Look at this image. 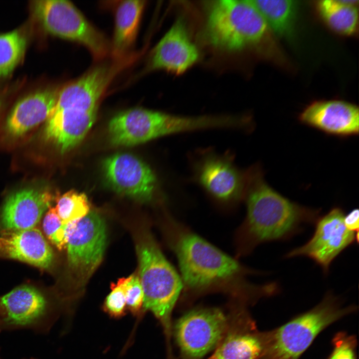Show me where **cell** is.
I'll list each match as a JSON object with an SVG mask.
<instances>
[{
	"instance_id": "1",
	"label": "cell",
	"mask_w": 359,
	"mask_h": 359,
	"mask_svg": "<svg viewBox=\"0 0 359 359\" xmlns=\"http://www.w3.org/2000/svg\"><path fill=\"white\" fill-rule=\"evenodd\" d=\"M166 235L179 262L185 291L201 294L223 291L246 301L256 298L260 286L248 283L244 277L254 273L170 216Z\"/></svg>"
},
{
	"instance_id": "2",
	"label": "cell",
	"mask_w": 359,
	"mask_h": 359,
	"mask_svg": "<svg viewBox=\"0 0 359 359\" xmlns=\"http://www.w3.org/2000/svg\"><path fill=\"white\" fill-rule=\"evenodd\" d=\"M246 172L243 199L247 214L236 235L240 255L247 254L261 243L291 237L320 217L319 209L296 203L272 187L258 165Z\"/></svg>"
},
{
	"instance_id": "3",
	"label": "cell",
	"mask_w": 359,
	"mask_h": 359,
	"mask_svg": "<svg viewBox=\"0 0 359 359\" xmlns=\"http://www.w3.org/2000/svg\"><path fill=\"white\" fill-rule=\"evenodd\" d=\"M205 32L212 45L227 51L255 49L280 65L286 59L275 35L251 0H220L207 9Z\"/></svg>"
},
{
	"instance_id": "4",
	"label": "cell",
	"mask_w": 359,
	"mask_h": 359,
	"mask_svg": "<svg viewBox=\"0 0 359 359\" xmlns=\"http://www.w3.org/2000/svg\"><path fill=\"white\" fill-rule=\"evenodd\" d=\"M137 251L144 295L143 309L155 315L169 338L172 312L183 288L181 278L150 233L140 237Z\"/></svg>"
},
{
	"instance_id": "5",
	"label": "cell",
	"mask_w": 359,
	"mask_h": 359,
	"mask_svg": "<svg viewBox=\"0 0 359 359\" xmlns=\"http://www.w3.org/2000/svg\"><path fill=\"white\" fill-rule=\"evenodd\" d=\"M207 115L186 116L143 108L119 113L110 121V140L116 146H130L178 133L209 129Z\"/></svg>"
},
{
	"instance_id": "6",
	"label": "cell",
	"mask_w": 359,
	"mask_h": 359,
	"mask_svg": "<svg viewBox=\"0 0 359 359\" xmlns=\"http://www.w3.org/2000/svg\"><path fill=\"white\" fill-rule=\"evenodd\" d=\"M355 309L343 307L338 298L328 294L311 310L271 331L266 359H298L322 331Z\"/></svg>"
},
{
	"instance_id": "7",
	"label": "cell",
	"mask_w": 359,
	"mask_h": 359,
	"mask_svg": "<svg viewBox=\"0 0 359 359\" xmlns=\"http://www.w3.org/2000/svg\"><path fill=\"white\" fill-rule=\"evenodd\" d=\"M191 164L192 179L215 201L228 206L243 199L246 170L237 167L231 154L199 150L192 155Z\"/></svg>"
},
{
	"instance_id": "8",
	"label": "cell",
	"mask_w": 359,
	"mask_h": 359,
	"mask_svg": "<svg viewBox=\"0 0 359 359\" xmlns=\"http://www.w3.org/2000/svg\"><path fill=\"white\" fill-rule=\"evenodd\" d=\"M32 7L49 33L83 44L96 58H102L108 52L109 44L105 37L72 2L39 0L32 2Z\"/></svg>"
},
{
	"instance_id": "9",
	"label": "cell",
	"mask_w": 359,
	"mask_h": 359,
	"mask_svg": "<svg viewBox=\"0 0 359 359\" xmlns=\"http://www.w3.org/2000/svg\"><path fill=\"white\" fill-rule=\"evenodd\" d=\"M65 237L68 266L82 284L101 263L107 242L106 225L98 212L66 224Z\"/></svg>"
},
{
	"instance_id": "10",
	"label": "cell",
	"mask_w": 359,
	"mask_h": 359,
	"mask_svg": "<svg viewBox=\"0 0 359 359\" xmlns=\"http://www.w3.org/2000/svg\"><path fill=\"white\" fill-rule=\"evenodd\" d=\"M229 325L227 317L217 308L197 309L185 314L174 327L182 359H202L218 346Z\"/></svg>"
},
{
	"instance_id": "11",
	"label": "cell",
	"mask_w": 359,
	"mask_h": 359,
	"mask_svg": "<svg viewBox=\"0 0 359 359\" xmlns=\"http://www.w3.org/2000/svg\"><path fill=\"white\" fill-rule=\"evenodd\" d=\"M345 215L343 210L336 207L320 216L311 238L303 245L289 251L286 257H309L327 273L334 259L348 246L358 242L359 233L347 228L344 222Z\"/></svg>"
},
{
	"instance_id": "12",
	"label": "cell",
	"mask_w": 359,
	"mask_h": 359,
	"mask_svg": "<svg viewBox=\"0 0 359 359\" xmlns=\"http://www.w3.org/2000/svg\"><path fill=\"white\" fill-rule=\"evenodd\" d=\"M52 317L44 295L31 286L16 287L0 297V332L21 329L45 331Z\"/></svg>"
},
{
	"instance_id": "13",
	"label": "cell",
	"mask_w": 359,
	"mask_h": 359,
	"mask_svg": "<svg viewBox=\"0 0 359 359\" xmlns=\"http://www.w3.org/2000/svg\"><path fill=\"white\" fill-rule=\"evenodd\" d=\"M105 179L116 192L143 202H149L158 187L157 177L151 167L137 157L118 153L103 164Z\"/></svg>"
},
{
	"instance_id": "14",
	"label": "cell",
	"mask_w": 359,
	"mask_h": 359,
	"mask_svg": "<svg viewBox=\"0 0 359 359\" xmlns=\"http://www.w3.org/2000/svg\"><path fill=\"white\" fill-rule=\"evenodd\" d=\"M299 120L304 125L332 136L345 138L359 134V108L344 100L312 102L301 112Z\"/></svg>"
},
{
	"instance_id": "15",
	"label": "cell",
	"mask_w": 359,
	"mask_h": 359,
	"mask_svg": "<svg viewBox=\"0 0 359 359\" xmlns=\"http://www.w3.org/2000/svg\"><path fill=\"white\" fill-rule=\"evenodd\" d=\"M199 57V51L183 20L179 18L154 48L149 68L180 74L195 64Z\"/></svg>"
},
{
	"instance_id": "16",
	"label": "cell",
	"mask_w": 359,
	"mask_h": 359,
	"mask_svg": "<svg viewBox=\"0 0 359 359\" xmlns=\"http://www.w3.org/2000/svg\"><path fill=\"white\" fill-rule=\"evenodd\" d=\"M240 315L207 359H266L271 331H259L246 314Z\"/></svg>"
},
{
	"instance_id": "17",
	"label": "cell",
	"mask_w": 359,
	"mask_h": 359,
	"mask_svg": "<svg viewBox=\"0 0 359 359\" xmlns=\"http://www.w3.org/2000/svg\"><path fill=\"white\" fill-rule=\"evenodd\" d=\"M53 196L47 190L26 188L9 195L0 210L1 231L34 227L50 207Z\"/></svg>"
},
{
	"instance_id": "18",
	"label": "cell",
	"mask_w": 359,
	"mask_h": 359,
	"mask_svg": "<svg viewBox=\"0 0 359 359\" xmlns=\"http://www.w3.org/2000/svg\"><path fill=\"white\" fill-rule=\"evenodd\" d=\"M0 257L18 260L48 269L53 260L52 250L41 231L32 227L1 231Z\"/></svg>"
},
{
	"instance_id": "19",
	"label": "cell",
	"mask_w": 359,
	"mask_h": 359,
	"mask_svg": "<svg viewBox=\"0 0 359 359\" xmlns=\"http://www.w3.org/2000/svg\"><path fill=\"white\" fill-rule=\"evenodd\" d=\"M113 73L112 67L99 65L67 84L58 92L54 112L64 109L96 110L97 104L111 80Z\"/></svg>"
},
{
	"instance_id": "20",
	"label": "cell",
	"mask_w": 359,
	"mask_h": 359,
	"mask_svg": "<svg viewBox=\"0 0 359 359\" xmlns=\"http://www.w3.org/2000/svg\"><path fill=\"white\" fill-rule=\"evenodd\" d=\"M96 110L85 111L64 109L55 111L46 121V140L53 143L63 153L78 144L95 122Z\"/></svg>"
},
{
	"instance_id": "21",
	"label": "cell",
	"mask_w": 359,
	"mask_h": 359,
	"mask_svg": "<svg viewBox=\"0 0 359 359\" xmlns=\"http://www.w3.org/2000/svg\"><path fill=\"white\" fill-rule=\"evenodd\" d=\"M57 92L44 90L29 95L18 101L6 122L7 133L18 137L47 121L55 108Z\"/></svg>"
},
{
	"instance_id": "22",
	"label": "cell",
	"mask_w": 359,
	"mask_h": 359,
	"mask_svg": "<svg viewBox=\"0 0 359 359\" xmlns=\"http://www.w3.org/2000/svg\"><path fill=\"white\" fill-rule=\"evenodd\" d=\"M145 6L140 0L122 1L117 6L112 44L115 56L123 54L134 42Z\"/></svg>"
},
{
	"instance_id": "23",
	"label": "cell",
	"mask_w": 359,
	"mask_h": 359,
	"mask_svg": "<svg viewBox=\"0 0 359 359\" xmlns=\"http://www.w3.org/2000/svg\"><path fill=\"white\" fill-rule=\"evenodd\" d=\"M357 0H323L316 4L324 22L334 31L346 36L354 34L358 25Z\"/></svg>"
},
{
	"instance_id": "24",
	"label": "cell",
	"mask_w": 359,
	"mask_h": 359,
	"mask_svg": "<svg viewBox=\"0 0 359 359\" xmlns=\"http://www.w3.org/2000/svg\"><path fill=\"white\" fill-rule=\"evenodd\" d=\"M273 33L289 35L297 13V1L291 0H251Z\"/></svg>"
},
{
	"instance_id": "25",
	"label": "cell",
	"mask_w": 359,
	"mask_h": 359,
	"mask_svg": "<svg viewBox=\"0 0 359 359\" xmlns=\"http://www.w3.org/2000/svg\"><path fill=\"white\" fill-rule=\"evenodd\" d=\"M26 45L25 37L17 30L0 34V78L13 70L22 58Z\"/></svg>"
},
{
	"instance_id": "26",
	"label": "cell",
	"mask_w": 359,
	"mask_h": 359,
	"mask_svg": "<svg viewBox=\"0 0 359 359\" xmlns=\"http://www.w3.org/2000/svg\"><path fill=\"white\" fill-rule=\"evenodd\" d=\"M55 208L64 224L83 217L90 211L87 196L73 190L57 198Z\"/></svg>"
},
{
	"instance_id": "27",
	"label": "cell",
	"mask_w": 359,
	"mask_h": 359,
	"mask_svg": "<svg viewBox=\"0 0 359 359\" xmlns=\"http://www.w3.org/2000/svg\"><path fill=\"white\" fill-rule=\"evenodd\" d=\"M65 227L55 207L50 206L45 214L43 228L48 240L59 250L66 248Z\"/></svg>"
},
{
	"instance_id": "28",
	"label": "cell",
	"mask_w": 359,
	"mask_h": 359,
	"mask_svg": "<svg viewBox=\"0 0 359 359\" xmlns=\"http://www.w3.org/2000/svg\"><path fill=\"white\" fill-rule=\"evenodd\" d=\"M111 289L104 301V308L112 317H120L124 315L126 308L125 277L119 279L116 284H111Z\"/></svg>"
},
{
	"instance_id": "29",
	"label": "cell",
	"mask_w": 359,
	"mask_h": 359,
	"mask_svg": "<svg viewBox=\"0 0 359 359\" xmlns=\"http://www.w3.org/2000/svg\"><path fill=\"white\" fill-rule=\"evenodd\" d=\"M126 307L134 314L143 308L144 291L138 273L125 278Z\"/></svg>"
},
{
	"instance_id": "30",
	"label": "cell",
	"mask_w": 359,
	"mask_h": 359,
	"mask_svg": "<svg viewBox=\"0 0 359 359\" xmlns=\"http://www.w3.org/2000/svg\"><path fill=\"white\" fill-rule=\"evenodd\" d=\"M334 349L328 359H357L355 336L339 333L333 339Z\"/></svg>"
},
{
	"instance_id": "31",
	"label": "cell",
	"mask_w": 359,
	"mask_h": 359,
	"mask_svg": "<svg viewBox=\"0 0 359 359\" xmlns=\"http://www.w3.org/2000/svg\"><path fill=\"white\" fill-rule=\"evenodd\" d=\"M359 210L355 209L345 215L344 218V224L347 228L353 232H358L359 227Z\"/></svg>"
},
{
	"instance_id": "32",
	"label": "cell",
	"mask_w": 359,
	"mask_h": 359,
	"mask_svg": "<svg viewBox=\"0 0 359 359\" xmlns=\"http://www.w3.org/2000/svg\"><path fill=\"white\" fill-rule=\"evenodd\" d=\"M33 359V358H32V359Z\"/></svg>"
}]
</instances>
